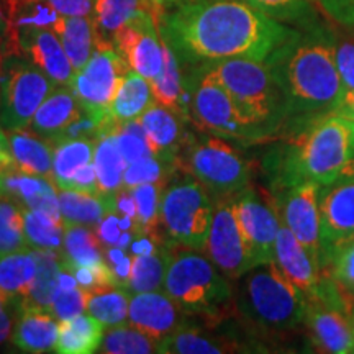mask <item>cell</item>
Instances as JSON below:
<instances>
[{"label":"cell","mask_w":354,"mask_h":354,"mask_svg":"<svg viewBox=\"0 0 354 354\" xmlns=\"http://www.w3.org/2000/svg\"><path fill=\"white\" fill-rule=\"evenodd\" d=\"M161 37L187 63L248 57L266 61L297 35L246 0L177 3L156 21Z\"/></svg>","instance_id":"6da1fadb"},{"label":"cell","mask_w":354,"mask_h":354,"mask_svg":"<svg viewBox=\"0 0 354 354\" xmlns=\"http://www.w3.org/2000/svg\"><path fill=\"white\" fill-rule=\"evenodd\" d=\"M335 38L323 30L297 32L268 61L282 95L287 128L331 113L343 95L335 63Z\"/></svg>","instance_id":"7a4b0ae2"},{"label":"cell","mask_w":354,"mask_h":354,"mask_svg":"<svg viewBox=\"0 0 354 354\" xmlns=\"http://www.w3.org/2000/svg\"><path fill=\"white\" fill-rule=\"evenodd\" d=\"M353 154L354 122L326 113L290 128V135L266 158L264 166L276 190L308 180L325 187L336 183Z\"/></svg>","instance_id":"3957f363"},{"label":"cell","mask_w":354,"mask_h":354,"mask_svg":"<svg viewBox=\"0 0 354 354\" xmlns=\"http://www.w3.org/2000/svg\"><path fill=\"white\" fill-rule=\"evenodd\" d=\"M234 310L264 333H290L305 325L307 297L271 263L258 264L236 279Z\"/></svg>","instance_id":"277c9868"},{"label":"cell","mask_w":354,"mask_h":354,"mask_svg":"<svg viewBox=\"0 0 354 354\" xmlns=\"http://www.w3.org/2000/svg\"><path fill=\"white\" fill-rule=\"evenodd\" d=\"M202 68L225 87L243 117L269 138L284 125V95L268 61L232 57L202 63Z\"/></svg>","instance_id":"5b68a950"},{"label":"cell","mask_w":354,"mask_h":354,"mask_svg":"<svg viewBox=\"0 0 354 354\" xmlns=\"http://www.w3.org/2000/svg\"><path fill=\"white\" fill-rule=\"evenodd\" d=\"M162 289L189 315L223 320L234 308L230 279L202 251H174Z\"/></svg>","instance_id":"8992f818"},{"label":"cell","mask_w":354,"mask_h":354,"mask_svg":"<svg viewBox=\"0 0 354 354\" xmlns=\"http://www.w3.org/2000/svg\"><path fill=\"white\" fill-rule=\"evenodd\" d=\"M177 169L190 174L214 196L232 197L251 183V165L232 143L212 133L190 136L177 159Z\"/></svg>","instance_id":"52a82bcc"},{"label":"cell","mask_w":354,"mask_h":354,"mask_svg":"<svg viewBox=\"0 0 354 354\" xmlns=\"http://www.w3.org/2000/svg\"><path fill=\"white\" fill-rule=\"evenodd\" d=\"M214 210V196L190 174L172 180L162 192L161 223L172 245L205 250Z\"/></svg>","instance_id":"ba28073f"},{"label":"cell","mask_w":354,"mask_h":354,"mask_svg":"<svg viewBox=\"0 0 354 354\" xmlns=\"http://www.w3.org/2000/svg\"><path fill=\"white\" fill-rule=\"evenodd\" d=\"M189 84L192 94L190 118L202 131L245 143L269 138L243 117L225 87L202 66L189 76Z\"/></svg>","instance_id":"9c48e42d"},{"label":"cell","mask_w":354,"mask_h":354,"mask_svg":"<svg viewBox=\"0 0 354 354\" xmlns=\"http://www.w3.org/2000/svg\"><path fill=\"white\" fill-rule=\"evenodd\" d=\"M55 88L56 84L26 57H2L0 128L6 131L30 128L39 105Z\"/></svg>","instance_id":"30bf717a"},{"label":"cell","mask_w":354,"mask_h":354,"mask_svg":"<svg viewBox=\"0 0 354 354\" xmlns=\"http://www.w3.org/2000/svg\"><path fill=\"white\" fill-rule=\"evenodd\" d=\"M130 71V64L113 44L95 39L91 59L74 74L71 88L82 110L107 120L113 118L110 107Z\"/></svg>","instance_id":"8fae6325"},{"label":"cell","mask_w":354,"mask_h":354,"mask_svg":"<svg viewBox=\"0 0 354 354\" xmlns=\"http://www.w3.org/2000/svg\"><path fill=\"white\" fill-rule=\"evenodd\" d=\"M203 253L230 281H236L254 268L250 246L234 212L233 196L215 198L214 220Z\"/></svg>","instance_id":"7c38bea8"},{"label":"cell","mask_w":354,"mask_h":354,"mask_svg":"<svg viewBox=\"0 0 354 354\" xmlns=\"http://www.w3.org/2000/svg\"><path fill=\"white\" fill-rule=\"evenodd\" d=\"M233 207L250 246L254 266L271 263L274 261V248L282 223L276 198L248 185L233 196Z\"/></svg>","instance_id":"4fadbf2b"},{"label":"cell","mask_w":354,"mask_h":354,"mask_svg":"<svg viewBox=\"0 0 354 354\" xmlns=\"http://www.w3.org/2000/svg\"><path fill=\"white\" fill-rule=\"evenodd\" d=\"M323 185L300 183L279 190L276 198L282 223L307 248L308 253L322 264V209L320 196Z\"/></svg>","instance_id":"5bb4252c"},{"label":"cell","mask_w":354,"mask_h":354,"mask_svg":"<svg viewBox=\"0 0 354 354\" xmlns=\"http://www.w3.org/2000/svg\"><path fill=\"white\" fill-rule=\"evenodd\" d=\"M113 46L125 57L131 71L149 82L161 73L162 39L153 13L123 25L115 33Z\"/></svg>","instance_id":"9a60e30c"},{"label":"cell","mask_w":354,"mask_h":354,"mask_svg":"<svg viewBox=\"0 0 354 354\" xmlns=\"http://www.w3.org/2000/svg\"><path fill=\"white\" fill-rule=\"evenodd\" d=\"M274 263L277 264V268L284 272V276L292 284L302 290V294L307 297V302L320 297L326 272L322 269V264L308 253L307 248L295 238V234L284 223H281L277 233L276 248H274Z\"/></svg>","instance_id":"2e32d148"},{"label":"cell","mask_w":354,"mask_h":354,"mask_svg":"<svg viewBox=\"0 0 354 354\" xmlns=\"http://www.w3.org/2000/svg\"><path fill=\"white\" fill-rule=\"evenodd\" d=\"M304 326L318 351L354 354V323L349 310L325 302H307Z\"/></svg>","instance_id":"e0dca14e"},{"label":"cell","mask_w":354,"mask_h":354,"mask_svg":"<svg viewBox=\"0 0 354 354\" xmlns=\"http://www.w3.org/2000/svg\"><path fill=\"white\" fill-rule=\"evenodd\" d=\"M128 323L154 339H162L184 326V312L166 292L151 290L133 294Z\"/></svg>","instance_id":"ac0fdd59"},{"label":"cell","mask_w":354,"mask_h":354,"mask_svg":"<svg viewBox=\"0 0 354 354\" xmlns=\"http://www.w3.org/2000/svg\"><path fill=\"white\" fill-rule=\"evenodd\" d=\"M138 122L143 127L146 141L154 156L166 166L177 169V159L187 140V122L158 102L141 115Z\"/></svg>","instance_id":"d6986e66"},{"label":"cell","mask_w":354,"mask_h":354,"mask_svg":"<svg viewBox=\"0 0 354 354\" xmlns=\"http://www.w3.org/2000/svg\"><path fill=\"white\" fill-rule=\"evenodd\" d=\"M322 256L354 233V179L325 185L320 196Z\"/></svg>","instance_id":"ffe728a7"},{"label":"cell","mask_w":354,"mask_h":354,"mask_svg":"<svg viewBox=\"0 0 354 354\" xmlns=\"http://www.w3.org/2000/svg\"><path fill=\"white\" fill-rule=\"evenodd\" d=\"M20 48L21 56L41 69L56 86H73L76 73L53 30H33L21 38Z\"/></svg>","instance_id":"44dd1931"},{"label":"cell","mask_w":354,"mask_h":354,"mask_svg":"<svg viewBox=\"0 0 354 354\" xmlns=\"http://www.w3.org/2000/svg\"><path fill=\"white\" fill-rule=\"evenodd\" d=\"M161 35V33H159ZM162 39V68L161 73L151 81V88L154 99L158 104L165 105L172 112L184 118L185 122H192L190 118V102H192V94H190L189 77L183 76L180 71L179 56L172 50V46Z\"/></svg>","instance_id":"7402d4cb"},{"label":"cell","mask_w":354,"mask_h":354,"mask_svg":"<svg viewBox=\"0 0 354 354\" xmlns=\"http://www.w3.org/2000/svg\"><path fill=\"white\" fill-rule=\"evenodd\" d=\"M59 320L51 310L20 308L17 310V320L13 325L10 342L21 353L41 354L55 351L59 333Z\"/></svg>","instance_id":"603a6c76"},{"label":"cell","mask_w":354,"mask_h":354,"mask_svg":"<svg viewBox=\"0 0 354 354\" xmlns=\"http://www.w3.org/2000/svg\"><path fill=\"white\" fill-rule=\"evenodd\" d=\"M0 197L12 198L26 209L43 210L61 218L57 187L48 177L25 174L19 169L13 171L3 179Z\"/></svg>","instance_id":"cb8c5ba5"},{"label":"cell","mask_w":354,"mask_h":354,"mask_svg":"<svg viewBox=\"0 0 354 354\" xmlns=\"http://www.w3.org/2000/svg\"><path fill=\"white\" fill-rule=\"evenodd\" d=\"M81 110L73 88L57 86L39 105L30 128L55 143L57 136L81 115Z\"/></svg>","instance_id":"d4e9b609"},{"label":"cell","mask_w":354,"mask_h":354,"mask_svg":"<svg viewBox=\"0 0 354 354\" xmlns=\"http://www.w3.org/2000/svg\"><path fill=\"white\" fill-rule=\"evenodd\" d=\"M7 136L17 169L51 179L55 161V145L51 141L39 136L32 128L7 131Z\"/></svg>","instance_id":"484cf974"},{"label":"cell","mask_w":354,"mask_h":354,"mask_svg":"<svg viewBox=\"0 0 354 354\" xmlns=\"http://www.w3.org/2000/svg\"><path fill=\"white\" fill-rule=\"evenodd\" d=\"M59 214L64 227L82 225L97 227V223L110 212H117V194L115 196H92L73 189H57Z\"/></svg>","instance_id":"4316f807"},{"label":"cell","mask_w":354,"mask_h":354,"mask_svg":"<svg viewBox=\"0 0 354 354\" xmlns=\"http://www.w3.org/2000/svg\"><path fill=\"white\" fill-rule=\"evenodd\" d=\"M118 125L120 122H113L109 128H105L95 143L94 166L99 189L105 196H115L123 189L127 161L118 146Z\"/></svg>","instance_id":"83f0119b"},{"label":"cell","mask_w":354,"mask_h":354,"mask_svg":"<svg viewBox=\"0 0 354 354\" xmlns=\"http://www.w3.org/2000/svg\"><path fill=\"white\" fill-rule=\"evenodd\" d=\"M233 351H238V344L227 336L209 333L189 323L158 342V353L161 354H221Z\"/></svg>","instance_id":"f1b7e54d"},{"label":"cell","mask_w":354,"mask_h":354,"mask_svg":"<svg viewBox=\"0 0 354 354\" xmlns=\"http://www.w3.org/2000/svg\"><path fill=\"white\" fill-rule=\"evenodd\" d=\"M148 13H153L149 0H95L92 10L95 39L113 44L115 33L123 25Z\"/></svg>","instance_id":"f546056e"},{"label":"cell","mask_w":354,"mask_h":354,"mask_svg":"<svg viewBox=\"0 0 354 354\" xmlns=\"http://www.w3.org/2000/svg\"><path fill=\"white\" fill-rule=\"evenodd\" d=\"M105 326L92 315H81L59 322L55 353L91 354L99 351Z\"/></svg>","instance_id":"4dcf8cb0"},{"label":"cell","mask_w":354,"mask_h":354,"mask_svg":"<svg viewBox=\"0 0 354 354\" xmlns=\"http://www.w3.org/2000/svg\"><path fill=\"white\" fill-rule=\"evenodd\" d=\"M55 33L61 39L74 73L88 63L95 48V28L92 17H61Z\"/></svg>","instance_id":"1f68e13d"},{"label":"cell","mask_w":354,"mask_h":354,"mask_svg":"<svg viewBox=\"0 0 354 354\" xmlns=\"http://www.w3.org/2000/svg\"><path fill=\"white\" fill-rule=\"evenodd\" d=\"M37 269V256L32 248H25L0 258V289L12 300L13 308H17L32 287Z\"/></svg>","instance_id":"d6a6232c"},{"label":"cell","mask_w":354,"mask_h":354,"mask_svg":"<svg viewBox=\"0 0 354 354\" xmlns=\"http://www.w3.org/2000/svg\"><path fill=\"white\" fill-rule=\"evenodd\" d=\"M37 256V276L33 284L21 302L17 305L15 312L20 308H43L51 310V300L57 287V274L61 269V258L63 254L57 251L33 250Z\"/></svg>","instance_id":"836d02e7"},{"label":"cell","mask_w":354,"mask_h":354,"mask_svg":"<svg viewBox=\"0 0 354 354\" xmlns=\"http://www.w3.org/2000/svg\"><path fill=\"white\" fill-rule=\"evenodd\" d=\"M153 104H156V99H154L151 82L135 71H130L112 102L110 115L117 122L138 120Z\"/></svg>","instance_id":"e575fe53"},{"label":"cell","mask_w":354,"mask_h":354,"mask_svg":"<svg viewBox=\"0 0 354 354\" xmlns=\"http://www.w3.org/2000/svg\"><path fill=\"white\" fill-rule=\"evenodd\" d=\"M97 140H69L55 146L51 180L57 189H69L76 172L94 162Z\"/></svg>","instance_id":"d590c367"},{"label":"cell","mask_w":354,"mask_h":354,"mask_svg":"<svg viewBox=\"0 0 354 354\" xmlns=\"http://www.w3.org/2000/svg\"><path fill=\"white\" fill-rule=\"evenodd\" d=\"M24 221L28 248L57 251V253L63 254L66 233L63 218L48 214V212L24 207Z\"/></svg>","instance_id":"8d00e7d4"},{"label":"cell","mask_w":354,"mask_h":354,"mask_svg":"<svg viewBox=\"0 0 354 354\" xmlns=\"http://www.w3.org/2000/svg\"><path fill=\"white\" fill-rule=\"evenodd\" d=\"M171 258L172 251L166 246L156 248L151 254H136L135 258H131L128 294L161 290Z\"/></svg>","instance_id":"74e56055"},{"label":"cell","mask_w":354,"mask_h":354,"mask_svg":"<svg viewBox=\"0 0 354 354\" xmlns=\"http://www.w3.org/2000/svg\"><path fill=\"white\" fill-rule=\"evenodd\" d=\"M120 287H97L86 290V310L88 315L99 320L105 328L122 325L128 320L130 299Z\"/></svg>","instance_id":"f35d334b"},{"label":"cell","mask_w":354,"mask_h":354,"mask_svg":"<svg viewBox=\"0 0 354 354\" xmlns=\"http://www.w3.org/2000/svg\"><path fill=\"white\" fill-rule=\"evenodd\" d=\"M63 259L81 268H95L105 263L102 253V241L95 232L82 225L66 227Z\"/></svg>","instance_id":"ab89813d"},{"label":"cell","mask_w":354,"mask_h":354,"mask_svg":"<svg viewBox=\"0 0 354 354\" xmlns=\"http://www.w3.org/2000/svg\"><path fill=\"white\" fill-rule=\"evenodd\" d=\"M166 183L143 184L131 189L136 202L135 236H154L158 234V225L161 221V198Z\"/></svg>","instance_id":"60d3db41"},{"label":"cell","mask_w":354,"mask_h":354,"mask_svg":"<svg viewBox=\"0 0 354 354\" xmlns=\"http://www.w3.org/2000/svg\"><path fill=\"white\" fill-rule=\"evenodd\" d=\"M100 353L105 354H149L158 353V339L128 323L110 326L102 339Z\"/></svg>","instance_id":"b9f144b4"},{"label":"cell","mask_w":354,"mask_h":354,"mask_svg":"<svg viewBox=\"0 0 354 354\" xmlns=\"http://www.w3.org/2000/svg\"><path fill=\"white\" fill-rule=\"evenodd\" d=\"M322 269L330 274L348 299H354V241H339L328 248L322 256Z\"/></svg>","instance_id":"7bdbcfd3"},{"label":"cell","mask_w":354,"mask_h":354,"mask_svg":"<svg viewBox=\"0 0 354 354\" xmlns=\"http://www.w3.org/2000/svg\"><path fill=\"white\" fill-rule=\"evenodd\" d=\"M28 248L25 238L24 207L12 198L0 197V258Z\"/></svg>","instance_id":"ee69618b"},{"label":"cell","mask_w":354,"mask_h":354,"mask_svg":"<svg viewBox=\"0 0 354 354\" xmlns=\"http://www.w3.org/2000/svg\"><path fill=\"white\" fill-rule=\"evenodd\" d=\"M246 2L282 24L312 25V0H246Z\"/></svg>","instance_id":"f6af8a7d"},{"label":"cell","mask_w":354,"mask_h":354,"mask_svg":"<svg viewBox=\"0 0 354 354\" xmlns=\"http://www.w3.org/2000/svg\"><path fill=\"white\" fill-rule=\"evenodd\" d=\"M176 171L177 169H174V167L166 166L165 162L159 161L154 154H149V156H145L138 161L127 165L125 176H123V187L135 189L143 184L166 183V176H171Z\"/></svg>","instance_id":"bcb514c9"},{"label":"cell","mask_w":354,"mask_h":354,"mask_svg":"<svg viewBox=\"0 0 354 354\" xmlns=\"http://www.w3.org/2000/svg\"><path fill=\"white\" fill-rule=\"evenodd\" d=\"M86 310V290L82 287L74 289H63L56 287L55 295L51 300V312L55 313L57 320H68V318L77 317Z\"/></svg>","instance_id":"7dc6e473"},{"label":"cell","mask_w":354,"mask_h":354,"mask_svg":"<svg viewBox=\"0 0 354 354\" xmlns=\"http://www.w3.org/2000/svg\"><path fill=\"white\" fill-rule=\"evenodd\" d=\"M335 63L343 94L354 91V38H335Z\"/></svg>","instance_id":"c3c4849f"},{"label":"cell","mask_w":354,"mask_h":354,"mask_svg":"<svg viewBox=\"0 0 354 354\" xmlns=\"http://www.w3.org/2000/svg\"><path fill=\"white\" fill-rule=\"evenodd\" d=\"M328 19L344 28H354V0H315Z\"/></svg>","instance_id":"681fc988"},{"label":"cell","mask_w":354,"mask_h":354,"mask_svg":"<svg viewBox=\"0 0 354 354\" xmlns=\"http://www.w3.org/2000/svg\"><path fill=\"white\" fill-rule=\"evenodd\" d=\"M95 233L102 241V245L107 246H118L120 243L122 234L125 233L122 228L120 216L117 215V212H110L102 218L95 227Z\"/></svg>","instance_id":"f907efd6"},{"label":"cell","mask_w":354,"mask_h":354,"mask_svg":"<svg viewBox=\"0 0 354 354\" xmlns=\"http://www.w3.org/2000/svg\"><path fill=\"white\" fill-rule=\"evenodd\" d=\"M69 189L79 190V192L92 194V196H102L99 189V180H97V171H95L94 162L82 166L81 169L76 172V176H74Z\"/></svg>","instance_id":"816d5d0a"},{"label":"cell","mask_w":354,"mask_h":354,"mask_svg":"<svg viewBox=\"0 0 354 354\" xmlns=\"http://www.w3.org/2000/svg\"><path fill=\"white\" fill-rule=\"evenodd\" d=\"M63 17H91L94 10L92 0H48Z\"/></svg>","instance_id":"f5cc1de1"},{"label":"cell","mask_w":354,"mask_h":354,"mask_svg":"<svg viewBox=\"0 0 354 354\" xmlns=\"http://www.w3.org/2000/svg\"><path fill=\"white\" fill-rule=\"evenodd\" d=\"M13 171H17V165L15 159L12 156L10 145H8L7 131L3 128H0V187H2L6 176H8Z\"/></svg>","instance_id":"db71d44e"},{"label":"cell","mask_w":354,"mask_h":354,"mask_svg":"<svg viewBox=\"0 0 354 354\" xmlns=\"http://www.w3.org/2000/svg\"><path fill=\"white\" fill-rule=\"evenodd\" d=\"M117 212H120L123 216L136 220V202L131 189L123 187L120 192H117Z\"/></svg>","instance_id":"11a10c76"},{"label":"cell","mask_w":354,"mask_h":354,"mask_svg":"<svg viewBox=\"0 0 354 354\" xmlns=\"http://www.w3.org/2000/svg\"><path fill=\"white\" fill-rule=\"evenodd\" d=\"M12 308L7 307V305H0V346L6 344L8 339L12 338L13 325H15V320H13Z\"/></svg>","instance_id":"9f6ffc18"},{"label":"cell","mask_w":354,"mask_h":354,"mask_svg":"<svg viewBox=\"0 0 354 354\" xmlns=\"http://www.w3.org/2000/svg\"><path fill=\"white\" fill-rule=\"evenodd\" d=\"M331 113L342 115V117L349 118V120L354 122V91L343 94Z\"/></svg>","instance_id":"6f0895ef"},{"label":"cell","mask_w":354,"mask_h":354,"mask_svg":"<svg viewBox=\"0 0 354 354\" xmlns=\"http://www.w3.org/2000/svg\"><path fill=\"white\" fill-rule=\"evenodd\" d=\"M133 253L136 254H151L156 251V246H154L153 240H148L146 234H141V236H135V241L131 243Z\"/></svg>","instance_id":"680465c9"},{"label":"cell","mask_w":354,"mask_h":354,"mask_svg":"<svg viewBox=\"0 0 354 354\" xmlns=\"http://www.w3.org/2000/svg\"><path fill=\"white\" fill-rule=\"evenodd\" d=\"M149 3H151L153 7V15H154V20H159V17L165 13V8L167 6H174V0H149Z\"/></svg>","instance_id":"91938a15"},{"label":"cell","mask_w":354,"mask_h":354,"mask_svg":"<svg viewBox=\"0 0 354 354\" xmlns=\"http://www.w3.org/2000/svg\"><path fill=\"white\" fill-rule=\"evenodd\" d=\"M349 179H354V154L351 156V159L346 162L344 169L339 172L338 179L336 180H349Z\"/></svg>","instance_id":"94428289"},{"label":"cell","mask_w":354,"mask_h":354,"mask_svg":"<svg viewBox=\"0 0 354 354\" xmlns=\"http://www.w3.org/2000/svg\"><path fill=\"white\" fill-rule=\"evenodd\" d=\"M0 305H7V307H13L12 300L7 297V294L2 289H0ZM13 310H15V308H13Z\"/></svg>","instance_id":"6125c7cd"},{"label":"cell","mask_w":354,"mask_h":354,"mask_svg":"<svg viewBox=\"0 0 354 354\" xmlns=\"http://www.w3.org/2000/svg\"><path fill=\"white\" fill-rule=\"evenodd\" d=\"M183 2H192V0H174V6H177V3H183Z\"/></svg>","instance_id":"be15d7a7"},{"label":"cell","mask_w":354,"mask_h":354,"mask_svg":"<svg viewBox=\"0 0 354 354\" xmlns=\"http://www.w3.org/2000/svg\"><path fill=\"white\" fill-rule=\"evenodd\" d=\"M343 241H354V233L351 234V236H348L346 240H343ZM336 245H338V243H336Z\"/></svg>","instance_id":"e7e4bbea"},{"label":"cell","mask_w":354,"mask_h":354,"mask_svg":"<svg viewBox=\"0 0 354 354\" xmlns=\"http://www.w3.org/2000/svg\"><path fill=\"white\" fill-rule=\"evenodd\" d=\"M0 74H2V55H0Z\"/></svg>","instance_id":"03108f58"},{"label":"cell","mask_w":354,"mask_h":354,"mask_svg":"<svg viewBox=\"0 0 354 354\" xmlns=\"http://www.w3.org/2000/svg\"><path fill=\"white\" fill-rule=\"evenodd\" d=\"M351 318H353V323H354V305H353V308H351Z\"/></svg>","instance_id":"003e7915"}]
</instances>
